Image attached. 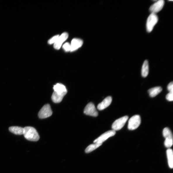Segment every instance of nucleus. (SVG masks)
Masks as SVG:
<instances>
[{
  "instance_id": "nucleus-2",
  "label": "nucleus",
  "mask_w": 173,
  "mask_h": 173,
  "mask_svg": "<svg viewBox=\"0 0 173 173\" xmlns=\"http://www.w3.org/2000/svg\"><path fill=\"white\" fill-rule=\"evenodd\" d=\"M163 135L165 138L164 145L166 148H169L173 145V136L172 133L169 128H165L163 131Z\"/></svg>"
},
{
  "instance_id": "nucleus-23",
  "label": "nucleus",
  "mask_w": 173,
  "mask_h": 173,
  "mask_svg": "<svg viewBox=\"0 0 173 173\" xmlns=\"http://www.w3.org/2000/svg\"><path fill=\"white\" fill-rule=\"evenodd\" d=\"M167 89L169 92H173V82L169 83L167 86Z\"/></svg>"
},
{
  "instance_id": "nucleus-17",
  "label": "nucleus",
  "mask_w": 173,
  "mask_h": 173,
  "mask_svg": "<svg viewBox=\"0 0 173 173\" xmlns=\"http://www.w3.org/2000/svg\"><path fill=\"white\" fill-rule=\"evenodd\" d=\"M168 165L169 168H173V153L172 150L171 148L168 149L166 151Z\"/></svg>"
},
{
  "instance_id": "nucleus-3",
  "label": "nucleus",
  "mask_w": 173,
  "mask_h": 173,
  "mask_svg": "<svg viewBox=\"0 0 173 173\" xmlns=\"http://www.w3.org/2000/svg\"><path fill=\"white\" fill-rule=\"evenodd\" d=\"M158 16L154 13H151L148 17L146 24V28L148 32H150L155 25L158 22Z\"/></svg>"
},
{
  "instance_id": "nucleus-7",
  "label": "nucleus",
  "mask_w": 173,
  "mask_h": 173,
  "mask_svg": "<svg viewBox=\"0 0 173 173\" xmlns=\"http://www.w3.org/2000/svg\"><path fill=\"white\" fill-rule=\"evenodd\" d=\"M116 134V132L114 130L108 131L102 134L100 137L96 139L94 141V143L102 144L103 143L109 138L114 136Z\"/></svg>"
},
{
  "instance_id": "nucleus-5",
  "label": "nucleus",
  "mask_w": 173,
  "mask_h": 173,
  "mask_svg": "<svg viewBox=\"0 0 173 173\" xmlns=\"http://www.w3.org/2000/svg\"><path fill=\"white\" fill-rule=\"evenodd\" d=\"M128 118V116H125L116 120L112 125L113 130L117 131L122 129L124 126Z\"/></svg>"
},
{
  "instance_id": "nucleus-16",
  "label": "nucleus",
  "mask_w": 173,
  "mask_h": 173,
  "mask_svg": "<svg viewBox=\"0 0 173 173\" xmlns=\"http://www.w3.org/2000/svg\"><path fill=\"white\" fill-rule=\"evenodd\" d=\"M10 132L15 135H21L23 134L24 128L18 126H12L9 128Z\"/></svg>"
},
{
  "instance_id": "nucleus-21",
  "label": "nucleus",
  "mask_w": 173,
  "mask_h": 173,
  "mask_svg": "<svg viewBox=\"0 0 173 173\" xmlns=\"http://www.w3.org/2000/svg\"><path fill=\"white\" fill-rule=\"evenodd\" d=\"M59 36V35H56L50 39L48 41V43L49 44H53V43L54 44L56 41H57Z\"/></svg>"
},
{
  "instance_id": "nucleus-12",
  "label": "nucleus",
  "mask_w": 173,
  "mask_h": 173,
  "mask_svg": "<svg viewBox=\"0 0 173 173\" xmlns=\"http://www.w3.org/2000/svg\"><path fill=\"white\" fill-rule=\"evenodd\" d=\"M83 43L82 39H73L71 42V52L74 51L81 47Z\"/></svg>"
},
{
  "instance_id": "nucleus-1",
  "label": "nucleus",
  "mask_w": 173,
  "mask_h": 173,
  "mask_svg": "<svg viewBox=\"0 0 173 173\" xmlns=\"http://www.w3.org/2000/svg\"><path fill=\"white\" fill-rule=\"evenodd\" d=\"M23 135L28 141H38L39 136L37 131L34 127L27 126L24 128Z\"/></svg>"
},
{
  "instance_id": "nucleus-18",
  "label": "nucleus",
  "mask_w": 173,
  "mask_h": 173,
  "mask_svg": "<svg viewBox=\"0 0 173 173\" xmlns=\"http://www.w3.org/2000/svg\"><path fill=\"white\" fill-rule=\"evenodd\" d=\"M149 73V65L148 60H145L142 66L141 75L143 77H146Z\"/></svg>"
},
{
  "instance_id": "nucleus-9",
  "label": "nucleus",
  "mask_w": 173,
  "mask_h": 173,
  "mask_svg": "<svg viewBox=\"0 0 173 173\" xmlns=\"http://www.w3.org/2000/svg\"><path fill=\"white\" fill-rule=\"evenodd\" d=\"M164 0H159L152 5L149 8V11L151 13H158L163 8L165 5Z\"/></svg>"
},
{
  "instance_id": "nucleus-20",
  "label": "nucleus",
  "mask_w": 173,
  "mask_h": 173,
  "mask_svg": "<svg viewBox=\"0 0 173 173\" xmlns=\"http://www.w3.org/2000/svg\"><path fill=\"white\" fill-rule=\"evenodd\" d=\"M63 48L66 52L71 51V44L68 42H66L63 45Z\"/></svg>"
},
{
  "instance_id": "nucleus-13",
  "label": "nucleus",
  "mask_w": 173,
  "mask_h": 173,
  "mask_svg": "<svg viewBox=\"0 0 173 173\" xmlns=\"http://www.w3.org/2000/svg\"><path fill=\"white\" fill-rule=\"evenodd\" d=\"M66 94H60L54 91L52 96V101L53 102L56 103H60Z\"/></svg>"
},
{
  "instance_id": "nucleus-10",
  "label": "nucleus",
  "mask_w": 173,
  "mask_h": 173,
  "mask_svg": "<svg viewBox=\"0 0 173 173\" xmlns=\"http://www.w3.org/2000/svg\"><path fill=\"white\" fill-rule=\"evenodd\" d=\"M68 37V33L64 32L59 36L57 41L54 44V48L56 49H59L60 48L63 44Z\"/></svg>"
},
{
  "instance_id": "nucleus-8",
  "label": "nucleus",
  "mask_w": 173,
  "mask_h": 173,
  "mask_svg": "<svg viewBox=\"0 0 173 173\" xmlns=\"http://www.w3.org/2000/svg\"><path fill=\"white\" fill-rule=\"evenodd\" d=\"M84 112L85 114L94 117H96L98 115V113L96 110L95 105L91 102L89 103L86 106Z\"/></svg>"
},
{
  "instance_id": "nucleus-11",
  "label": "nucleus",
  "mask_w": 173,
  "mask_h": 173,
  "mask_svg": "<svg viewBox=\"0 0 173 173\" xmlns=\"http://www.w3.org/2000/svg\"><path fill=\"white\" fill-rule=\"evenodd\" d=\"M112 101V98L111 96H108L98 105L97 106L98 109L99 110H103L108 107L111 104Z\"/></svg>"
},
{
  "instance_id": "nucleus-14",
  "label": "nucleus",
  "mask_w": 173,
  "mask_h": 173,
  "mask_svg": "<svg viewBox=\"0 0 173 173\" xmlns=\"http://www.w3.org/2000/svg\"><path fill=\"white\" fill-rule=\"evenodd\" d=\"M55 92L60 93V94H67L68 91L65 85L58 83L54 85L53 87Z\"/></svg>"
},
{
  "instance_id": "nucleus-4",
  "label": "nucleus",
  "mask_w": 173,
  "mask_h": 173,
  "mask_svg": "<svg viewBox=\"0 0 173 173\" xmlns=\"http://www.w3.org/2000/svg\"><path fill=\"white\" fill-rule=\"evenodd\" d=\"M141 120L140 116L136 115L133 116L128 122V128L130 130H134L138 128L141 124Z\"/></svg>"
},
{
  "instance_id": "nucleus-6",
  "label": "nucleus",
  "mask_w": 173,
  "mask_h": 173,
  "mask_svg": "<svg viewBox=\"0 0 173 173\" xmlns=\"http://www.w3.org/2000/svg\"><path fill=\"white\" fill-rule=\"evenodd\" d=\"M52 114V111L51 106L47 104L45 105L39 111L38 116L39 118L45 119L49 117Z\"/></svg>"
},
{
  "instance_id": "nucleus-15",
  "label": "nucleus",
  "mask_w": 173,
  "mask_h": 173,
  "mask_svg": "<svg viewBox=\"0 0 173 173\" xmlns=\"http://www.w3.org/2000/svg\"><path fill=\"white\" fill-rule=\"evenodd\" d=\"M162 91V89L160 86H156L149 89L148 92L150 96L153 98L159 94Z\"/></svg>"
},
{
  "instance_id": "nucleus-19",
  "label": "nucleus",
  "mask_w": 173,
  "mask_h": 173,
  "mask_svg": "<svg viewBox=\"0 0 173 173\" xmlns=\"http://www.w3.org/2000/svg\"><path fill=\"white\" fill-rule=\"evenodd\" d=\"M102 145L101 144L96 143L94 144L90 145L86 148L85 152L87 153H90Z\"/></svg>"
},
{
  "instance_id": "nucleus-22",
  "label": "nucleus",
  "mask_w": 173,
  "mask_h": 173,
  "mask_svg": "<svg viewBox=\"0 0 173 173\" xmlns=\"http://www.w3.org/2000/svg\"><path fill=\"white\" fill-rule=\"evenodd\" d=\"M166 98L167 101H172L173 100V92H169L166 95Z\"/></svg>"
}]
</instances>
